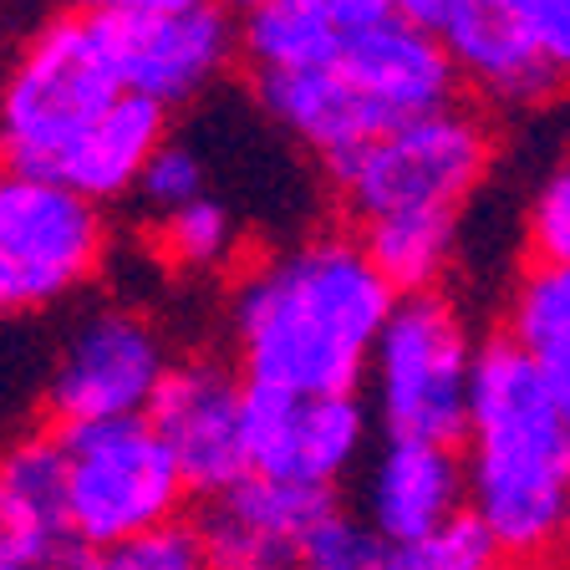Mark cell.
<instances>
[{
	"label": "cell",
	"mask_w": 570,
	"mask_h": 570,
	"mask_svg": "<svg viewBox=\"0 0 570 570\" xmlns=\"http://www.w3.org/2000/svg\"><path fill=\"white\" fill-rule=\"evenodd\" d=\"M387 311L392 285L372 271L356 235H316L265 255L229 296L235 372L306 397L356 392Z\"/></svg>",
	"instance_id": "6da1fadb"
},
{
	"label": "cell",
	"mask_w": 570,
	"mask_h": 570,
	"mask_svg": "<svg viewBox=\"0 0 570 570\" xmlns=\"http://www.w3.org/2000/svg\"><path fill=\"white\" fill-rule=\"evenodd\" d=\"M459 459L469 510L499 556L550 566L570 520V377L504 336L474 346Z\"/></svg>",
	"instance_id": "7a4b0ae2"
},
{
	"label": "cell",
	"mask_w": 570,
	"mask_h": 570,
	"mask_svg": "<svg viewBox=\"0 0 570 570\" xmlns=\"http://www.w3.org/2000/svg\"><path fill=\"white\" fill-rule=\"evenodd\" d=\"M356 229L392 214H463L494 168V128L479 107L449 102L326 164Z\"/></svg>",
	"instance_id": "3957f363"
},
{
	"label": "cell",
	"mask_w": 570,
	"mask_h": 570,
	"mask_svg": "<svg viewBox=\"0 0 570 570\" xmlns=\"http://www.w3.org/2000/svg\"><path fill=\"white\" fill-rule=\"evenodd\" d=\"M469 372H474V336L463 311L443 291L392 296V311L362 372L387 439L459 449Z\"/></svg>",
	"instance_id": "277c9868"
},
{
	"label": "cell",
	"mask_w": 570,
	"mask_h": 570,
	"mask_svg": "<svg viewBox=\"0 0 570 570\" xmlns=\"http://www.w3.org/2000/svg\"><path fill=\"white\" fill-rule=\"evenodd\" d=\"M118 97L97 31L82 11L57 16L21 47L0 87V168L57 174L87 122Z\"/></svg>",
	"instance_id": "5b68a950"
},
{
	"label": "cell",
	"mask_w": 570,
	"mask_h": 570,
	"mask_svg": "<svg viewBox=\"0 0 570 570\" xmlns=\"http://www.w3.org/2000/svg\"><path fill=\"white\" fill-rule=\"evenodd\" d=\"M57 433L67 453V530L87 550L178 520L189 494L142 413L57 428Z\"/></svg>",
	"instance_id": "8992f818"
},
{
	"label": "cell",
	"mask_w": 570,
	"mask_h": 570,
	"mask_svg": "<svg viewBox=\"0 0 570 570\" xmlns=\"http://www.w3.org/2000/svg\"><path fill=\"white\" fill-rule=\"evenodd\" d=\"M102 209L51 174L0 168V311L57 306L97 275Z\"/></svg>",
	"instance_id": "52a82bcc"
},
{
	"label": "cell",
	"mask_w": 570,
	"mask_h": 570,
	"mask_svg": "<svg viewBox=\"0 0 570 570\" xmlns=\"http://www.w3.org/2000/svg\"><path fill=\"white\" fill-rule=\"evenodd\" d=\"M168 372V346L148 316L128 306H102L77 321V332L51 362L47 413L57 428L138 417Z\"/></svg>",
	"instance_id": "ba28073f"
},
{
	"label": "cell",
	"mask_w": 570,
	"mask_h": 570,
	"mask_svg": "<svg viewBox=\"0 0 570 570\" xmlns=\"http://www.w3.org/2000/svg\"><path fill=\"white\" fill-rule=\"evenodd\" d=\"M239 433H245V469L281 484L336 489L367 453L372 413L356 392L306 397V392L255 387L245 382L239 403Z\"/></svg>",
	"instance_id": "9c48e42d"
},
{
	"label": "cell",
	"mask_w": 570,
	"mask_h": 570,
	"mask_svg": "<svg viewBox=\"0 0 570 570\" xmlns=\"http://www.w3.org/2000/svg\"><path fill=\"white\" fill-rule=\"evenodd\" d=\"M92 31L118 92H132L164 112L209 92L235 61V21L214 0L168 16H107L92 21Z\"/></svg>",
	"instance_id": "30bf717a"
},
{
	"label": "cell",
	"mask_w": 570,
	"mask_h": 570,
	"mask_svg": "<svg viewBox=\"0 0 570 570\" xmlns=\"http://www.w3.org/2000/svg\"><path fill=\"white\" fill-rule=\"evenodd\" d=\"M239 403H245V377L214 356L194 362H168L154 397L142 407V423L158 433L168 449L184 494H214L245 479V433H239Z\"/></svg>",
	"instance_id": "8fae6325"
},
{
	"label": "cell",
	"mask_w": 570,
	"mask_h": 570,
	"mask_svg": "<svg viewBox=\"0 0 570 570\" xmlns=\"http://www.w3.org/2000/svg\"><path fill=\"white\" fill-rule=\"evenodd\" d=\"M332 510H342L336 489L245 474L229 489L204 494L189 530L204 570H296L306 534Z\"/></svg>",
	"instance_id": "7c38bea8"
},
{
	"label": "cell",
	"mask_w": 570,
	"mask_h": 570,
	"mask_svg": "<svg viewBox=\"0 0 570 570\" xmlns=\"http://www.w3.org/2000/svg\"><path fill=\"white\" fill-rule=\"evenodd\" d=\"M326 67L352 92L372 132H387L392 122L459 102V77H453L433 26L403 21V16H382L372 26L346 31Z\"/></svg>",
	"instance_id": "4fadbf2b"
},
{
	"label": "cell",
	"mask_w": 570,
	"mask_h": 570,
	"mask_svg": "<svg viewBox=\"0 0 570 570\" xmlns=\"http://www.w3.org/2000/svg\"><path fill=\"white\" fill-rule=\"evenodd\" d=\"M459 87H474L494 107H546L560 97L566 67L534 47V36L499 0H443L433 21Z\"/></svg>",
	"instance_id": "5bb4252c"
},
{
	"label": "cell",
	"mask_w": 570,
	"mask_h": 570,
	"mask_svg": "<svg viewBox=\"0 0 570 570\" xmlns=\"http://www.w3.org/2000/svg\"><path fill=\"white\" fill-rule=\"evenodd\" d=\"M459 510H469V489L463 459L449 443L387 439L362 474V520L392 546H413Z\"/></svg>",
	"instance_id": "9a60e30c"
},
{
	"label": "cell",
	"mask_w": 570,
	"mask_h": 570,
	"mask_svg": "<svg viewBox=\"0 0 570 570\" xmlns=\"http://www.w3.org/2000/svg\"><path fill=\"white\" fill-rule=\"evenodd\" d=\"M168 138V112L154 102H142L132 92H118L112 102L87 122V132L67 148V158L57 164V174L67 189H77L82 199L118 204L132 194L142 164L158 154V142Z\"/></svg>",
	"instance_id": "2e32d148"
},
{
	"label": "cell",
	"mask_w": 570,
	"mask_h": 570,
	"mask_svg": "<svg viewBox=\"0 0 570 570\" xmlns=\"http://www.w3.org/2000/svg\"><path fill=\"white\" fill-rule=\"evenodd\" d=\"M459 219L463 214H392L356 229V245L372 261V271L392 285V296L439 291L459 255Z\"/></svg>",
	"instance_id": "e0dca14e"
},
{
	"label": "cell",
	"mask_w": 570,
	"mask_h": 570,
	"mask_svg": "<svg viewBox=\"0 0 570 570\" xmlns=\"http://www.w3.org/2000/svg\"><path fill=\"white\" fill-rule=\"evenodd\" d=\"M342 36L346 31L321 11V0H265L235 26V51L249 61L255 77H281V71L332 61Z\"/></svg>",
	"instance_id": "ac0fdd59"
},
{
	"label": "cell",
	"mask_w": 570,
	"mask_h": 570,
	"mask_svg": "<svg viewBox=\"0 0 570 570\" xmlns=\"http://www.w3.org/2000/svg\"><path fill=\"white\" fill-rule=\"evenodd\" d=\"M0 489L11 494V504L26 514V524L41 540L87 550L67 530V453H61L57 428H31V433L0 449Z\"/></svg>",
	"instance_id": "d6986e66"
},
{
	"label": "cell",
	"mask_w": 570,
	"mask_h": 570,
	"mask_svg": "<svg viewBox=\"0 0 570 570\" xmlns=\"http://www.w3.org/2000/svg\"><path fill=\"white\" fill-rule=\"evenodd\" d=\"M504 342L556 377H570V265H524L504 311Z\"/></svg>",
	"instance_id": "ffe728a7"
},
{
	"label": "cell",
	"mask_w": 570,
	"mask_h": 570,
	"mask_svg": "<svg viewBox=\"0 0 570 570\" xmlns=\"http://www.w3.org/2000/svg\"><path fill=\"white\" fill-rule=\"evenodd\" d=\"M296 570H403V550L382 540L362 514L332 510L306 534Z\"/></svg>",
	"instance_id": "44dd1931"
},
{
	"label": "cell",
	"mask_w": 570,
	"mask_h": 570,
	"mask_svg": "<svg viewBox=\"0 0 570 570\" xmlns=\"http://www.w3.org/2000/svg\"><path fill=\"white\" fill-rule=\"evenodd\" d=\"M158 249H164L178 271H214L235 249V214L219 199L199 194L194 204L158 219Z\"/></svg>",
	"instance_id": "7402d4cb"
},
{
	"label": "cell",
	"mask_w": 570,
	"mask_h": 570,
	"mask_svg": "<svg viewBox=\"0 0 570 570\" xmlns=\"http://www.w3.org/2000/svg\"><path fill=\"white\" fill-rule=\"evenodd\" d=\"M77 570H204V556H199V540H194L189 520L178 514V520H164L154 530L92 546Z\"/></svg>",
	"instance_id": "603a6c76"
},
{
	"label": "cell",
	"mask_w": 570,
	"mask_h": 570,
	"mask_svg": "<svg viewBox=\"0 0 570 570\" xmlns=\"http://www.w3.org/2000/svg\"><path fill=\"white\" fill-rule=\"evenodd\" d=\"M397 550H403V570H489L494 560H504L494 534L474 520V510H459L439 530L417 534L413 546H397Z\"/></svg>",
	"instance_id": "cb8c5ba5"
},
{
	"label": "cell",
	"mask_w": 570,
	"mask_h": 570,
	"mask_svg": "<svg viewBox=\"0 0 570 570\" xmlns=\"http://www.w3.org/2000/svg\"><path fill=\"white\" fill-rule=\"evenodd\" d=\"M132 194H138L142 209L154 214V219H164V214L184 209V204H194L204 194V158L194 154L189 142L164 138L158 142V154L142 164Z\"/></svg>",
	"instance_id": "d4e9b609"
},
{
	"label": "cell",
	"mask_w": 570,
	"mask_h": 570,
	"mask_svg": "<svg viewBox=\"0 0 570 570\" xmlns=\"http://www.w3.org/2000/svg\"><path fill=\"white\" fill-rule=\"evenodd\" d=\"M524 249L540 265H570V174L560 164L524 204Z\"/></svg>",
	"instance_id": "484cf974"
},
{
	"label": "cell",
	"mask_w": 570,
	"mask_h": 570,
	"mask_svg": "<svg viewBox=\"0 0 570 570\" xmlns=\"http://www.w3.org/2000/svg\"><path fill=\"white\" fill-rule=\"evenodd\" d=\"M82 556L87 550L41 540V534L26 524V514L11 504V494L0 489V560H16V566H31V570H77Z\"/></svg>",
	"instance_id": "4316f807"
},
{
	"label": "cell",
	"mask_w": 570,
	"mask_h": 570,
	"mask_svg": "<svg viewBox=\"0 0 570 570\" xmlns=\"http://www.w3.org/2000/svg\"><path fill=\"white\" fill-rule=\"evenodd\" d=\"M556 67L570 61V0H499Z\"/></svg>",
	"instance_id": "83f0119b"
},
{
	"label": "cell",
	"mask_w": 570,
	"mask_h": 570,
	"mask_svg": "<svg viewBox=\"0 0 570 570\" xmlns=\"http://www.w3.org/2000/svg\"><path fill=\"white\" fill-rule=\"evenodd\" d=\"M82 16L92 21H107V16H168V11H189V6H204V0H77Z\"/></svg>",
	"instance_id": "f1b7e54d"
},
{
	"label": "cell",
	"mask_w": 570,
	"mask_h": 570,
	"mask_svg": "<svg viewBox=\"0 0 570 570\" xmlns=\"http://www.w3.org/2000/svg\"><path fill=\"white\" fill-rule=\"evenodd\" d=\"M321 11L332 16L342 31H356V26H372L382 16H392V0H321Z\"/></svg>",
	"instance_id": "f546056e"
},
{
	"label": "cell",
	"mask_w": 570,
	"mask_h": 570,
	"mask_svg": "<svg viewBox=\"0 0 570 570\" xmlns=\"http://www.w3.org/2000/svg\"><path fill=\"white\" fill-rule=\"evenodd\" d=\"M439 6H443V0H392V16L417 21V26H433V21H439Z\"/></svg>",
	"instance_id": "4dcf8cb0"
},
{
	"label": "cell",
	"mask_w": 570,
	"mask_h": 570,
	"mask_svg": "<svg viewBox=\"0 0 570 570\" xmlns=\"http://www.w3.org/2000/svg\"><path fill=\"white\" fill-rule=\"evenodd\" d=\"M489 570H550V566H534V560H494Z\"/></svg>",
	"instance_id": "1f68e13d"
},
{
	"label": "cell",
	"mask_w": 570,
	"mask_h": 570,
	"mask_svg": "<svg viewBox=\"0 0 570 570\" xmlns=\"http://www.w3.org/2000/svg\"><path fill=\"white\" fill-rule=\"evenodd\" d=\"M214 6H225V11H239V16H245V11H255V6H265V0H214Z\"/></svg>",
	"instance_id": "d6a6232c"
},
{
	"label": "cell",
	"mask_w": 570,
	"mask_h": 570,
	"mask_svg": "<svg viewBox=\"0 0 570 570\" xmlns=\"http://www.w3.org/2000/svg\"><path fill=\"white\" fill-rule=\"evenodd\" d=\"M0 570H31V566H16V560H0Z\"/></svg>",
	"instance_id": "836d02e7"
}]
</instances>
